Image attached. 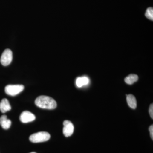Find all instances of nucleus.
<instances>
[{
	"instance_id": "2",
	"label": "nucleus",
	"mask_w": 153,
	"mask_h": 153,
	"mask_svg": "<svg viewBox=\"0 0 153 153\" xmlns=\"http://www.w3.org/2000/svg\"><path fill=\"white\" fill-rule=\"evenodd\" d=\"M50 135L47 132L41 131L31 135L29 139L31 142L39 143L44 142L49 140L50 138Z\"/></svg>"
},
{
	"instance_id": "9",
	"label": "nucleus",
	"mask_w": 153,
	"mask_h": 153,
	"mask_svg": "<svg viewBox=\"0 0 153 153\" xmlns=\"http://www.w3.org/2000/svg\"><path fill=\"white\" fill-rule=\"evenodd\" d=\"M126 100L128 104L132 109H135L137 106V102L135 97L132 94L126 95Z\"/></svg>"
},
{
	"instance_id": "10",
	"label": "nucleus",
	"mask_w": 153,
	"mask_h": 153,
	"mask_svg": "<svg viewBox=\"0 0 153 153\" xmlns=\"http://www.w3.org/2000/svg\"><path fill=\"white\" fill-rule=\"evenodd\" d=\"M89 82V78L86 76L77 77L76 81V85L78 88L82 87L84 85H87Z\"/></svg>"
},
{
	"instance_id": "3",
	"label": "nucleus",
	"mask_w": 153,
	"mask_h": 153,
	"mask_svg": "<svg viewBox=\"0 0 153 153\" xmlns=\"http://www.w3.org/2000/svg\"><path fill=\"white\" fill-rule=\"evenodd\" d=\"M24 88L23 85H8L5 88V91L8 95L14 96L21 93Z\"/></svg>"
},
{
	"instance_id": "8",
	"label": "nucleus",
	"mask_w": 153,
	"mask_h": 153,
	"mask_svg": "<svg viewBox=\"0 0 153 153\" xmlns=\"http://www.w3.org/2000/svg\"><path fill=\"white\" fill-rule=\"evenodd\" d=\"M12 122L7 118L6 115H3L0 117V125L3 128L8 129L10 127Z\"/></svg>"
},
{
	"instance_id": "4",
	"label": "nucleus",
	"mask_w": 153,
	"mask_h": 153,
	"mask_svg": "<svg viewBox=\"0 0 153 153\" xmlns=\"http://www.w3.org/2000/svg\"><path fill=\"white\" fill-rule=\"evenodd\" d=\"M13 52L10 49H6L1 56L0 61L4 66H7L10 64L13 60Z\"/></svg>"
},
{
	"instance_id": "7",
	"label": "nucleus",
	"mask_w": 153,
	"mask_h": 153,
	"mask_svg": "<svg viewBox=\"0 0 153 153\" xmlns=\"http://www.w3.org/2000/svg\"><path fill=\"white\" fill-rule=\"evenodd\" d=\"M11 106L9 100L7 99L4 98L0 102V111L3 113L10 111Z\"/></svg>"
},
{
	"instance_id": "15",
	"label": "nucleus",
	"mask_w": 153,
	"mask_h": 153,
	"mask_svg": "<svg viewBox=\"0 0 153 153\" xmlns=\"http://www.w3.org/2000/svg\"><path fill=\"white\" fill-rule=\"evenodd\" d=\"M36 153L34 152H31V153Z\"/></svg>"
},
{
	"instance_id": "11",
	"label": "nucleus",
	"mask_w": 153,
	"mask_h": 153,
	"mask_svg": "<svg viewBox=\"0 0 153 153\" xmlns=\"http://www.w3.org/2000/svg\"><path fill=\"white\" fill-rule=\"evenodd\" d=\"M138 80V76L137 74H131L125 79V81L127 84L131 85Z\"/></svg>"
},
{
	"instance_id": "14",
	"label": "nucleus",
	"mask_w": 153,
	"mask_h": 153,
	"mask_svg": "<svg viewBox=\"0 0 153 153\" xmlns=\"http://www.w3.org/2000/svg\"><path fill=\"white\" fill-rule=\"evenodd\" d=\"M149 130L150 131V136L152 140H153V125H152L149 128Z\"/></svg>"
},
{
	"instance_id": "13",
	"label": "nucleus",
	"mask_w": 153,
	"mask_h": 153,
	"mask_svg": "<svg viewBox=\"0 0 153 153\" xmlns=\"http://www.w3.org/2000/svg\"><path fill=\"white\" fill-rule=\"evenodd\" d=\"M149 112L150 115V116L152 119H153V104H152L150 106L149 109Z\"/></svg>"
},
{
	"instance_id": "12",
	"label": "nucleus",
	"mask_w": 153,
	"mask_h": 153,
	"mask_svg": "<svg viewBox=\"0 0 153 153\" xmlns=\"http://www.w3.org/2000/svg\"><path fill=\"white\" fill-rule=\"evenodd\" d=\"M145 16L148 19L152 21L153 20V9L152 7H149L147 9Z\"/></svg>"
},
{
	"instance_id": "5",
	"label": "nucleus",
	"mask_w": 153,
	"mask_h": 153,
	"mask_svg": "<svg viewBox=\"0 0 153 153\" xmlns=\"http://www.w3.org/2000/svg\"><path fill=\"white\" fill-rule=\"evenodd\" d=\"M63 134L66 137L71 136L74 132V127L73 124L69 120H65L63 122Z\"/></svg>"
},
{
	"instance_id": "6",
	"label": "nucleus",
	"mask_w": 153,
	"mask_h": 153,
	"mask_svg": "<svg viewBox=\"0 0 153 153\" xmlns=\"http://www.w3.org/2000/svg\"><path fill=\"white\" fill-rule=\"evenodd\" d=\"M20 121L23 123H28L36 120V116L30 111H23L20 116Z\"/></svg>"
},
{
	"instance_id": "1",
	"label": "nucleus",
	"mask_w": 153,
	"mask_h": 153,
	"mask_svg": "<svg viewBox=\"0 0 153 153\" xmlns=\"http://www.w3.org/2000/svg\"><path fill=\"white\" fill-rule=\"evenodd\" d=\"M36 106L43 109H54L57 107V104L54 99L45 95L38 97L35 100Z\"/></svg>"
}]
</instances>
